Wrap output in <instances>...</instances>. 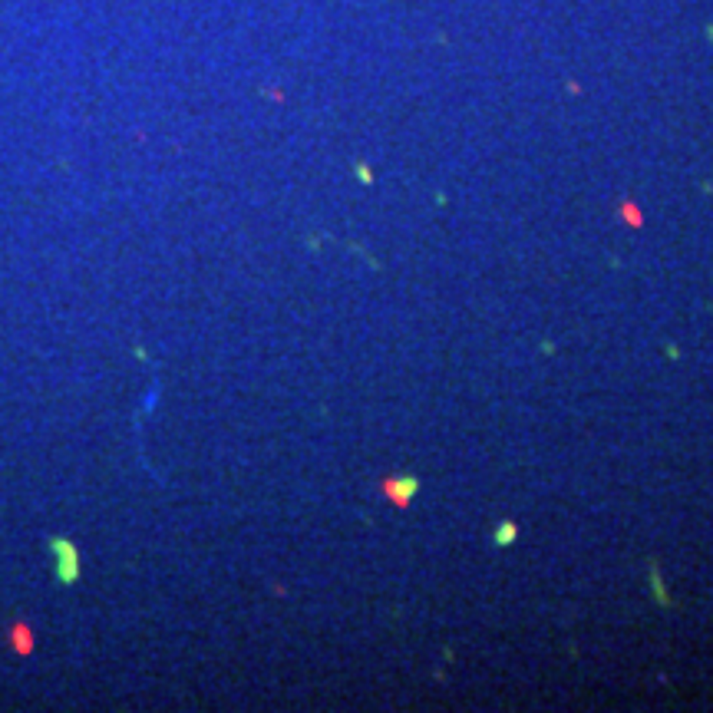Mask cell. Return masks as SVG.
Segmentation results:
<instances>
[{"label": "cell", "instance_id": "6da1fadb", "mask_svg": "<svg viewBox=\"0 0 713 713\" xmlns=\"http://www.w3.org/2000/svg\"><path fill=\"white\" fill-rule=\"evenodd\" d=\"M515 535V525H502V532H498V539H512Z\"/></svg>", "mask_w": 713, "mask_h": 713}]
</instances>
